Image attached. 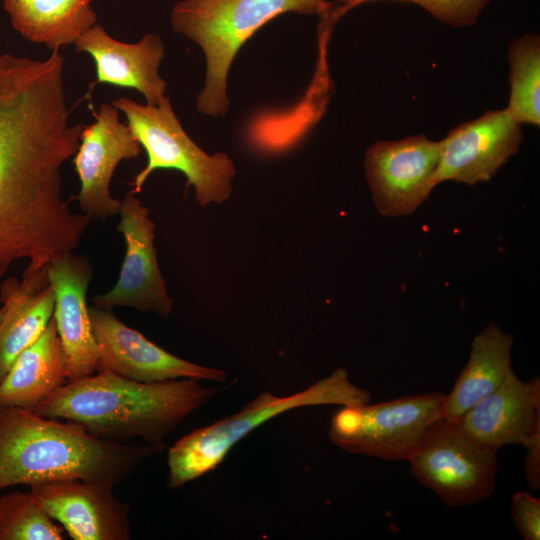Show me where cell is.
<instances>
[{"label":"cell","instance_id":"cell-20","mask_svg":"<svg viewBox=\"0 0 540 540\" xmlns=\"http://www.w3.org/2000/svg\"><path fill=\"white\" fill-rule=\"evenodd\" d=\"M93 0H3L13 28L51 50L74 44L96 24Z\"/></svg>","mask_w":540,"mask_h":540},{"label":"cell","instance_id":"cell-17","mask_svg":"<svg viewBox=\"0 0 540 540\" xmlns=\"http://www.w3.org/2000/svg\"><path fill=\"white\" fill-rule=\"evenodd\" d=\"M538 420L539 377L524 382L513 371L454 424L476 445L497 452L504 445L522 444Z\"/></svg>","mask_w":540,"mask_h":540},{"label":"cell","instance_id":"cell-27","mask_svg":"<svg viewBox=\"0 0 540 540\" xmlns=\"http://www.w3.org/2000/svg\"><path fill=\"white\" fill-rule=\"evenodd\" d=\"M19 282L12 279L5 283L1 291L2 307L0 308V329L7 319L14 303L15 292Z\"/></svg>","mask_w":540,"mask_h":540},{"label":"cell","instance_id":"cell-4","mask_svg":"<svg viewBox=\"0 0 540 540\" xmlns=\"http://www.w3.org/2000/svg\"><path fill=\"white\" fill-rule=\"evenodd\" d=\"M328 8L326 0L178 1L170 14L172 29L199 45L206 59L197 110L208 116L226 115L230 66L241 46L265 23L283 13L320 15Z\"/></svg>","mask_w":540,"mask_h":540},{"label":"cell","instance_id":"cell-10","mask_svg":"<svg viewBox=\"0 0 540 540\" xmlns=\"http://www.w3.org/2000/svg\"><path fill=\"white\" fill-rule=\"evenodd\" d=\"M119 214L117 231L125 240V257L116 284L107 293L96 296L94 306L104 310L128 306L166 318L174 303L158 266L155 224L149 209L131 191L121 201Z\"/></svg>","mask_w":540,"mask_h":540},{"label":"cell","instance_id":"cell-21","mask_svg":"<svg viewBox=\"0 0 540 540\" xmlns=\"http://www.w3.org/2000/svg\"><path fill=\"white\" fill-rule=\"evenodd\" d=\"M54 303L46 271L19 282L13 307L0 329V382L17 356L44 332L53 316Z\"/></svg>","mask_w":540,"mask_h":540},{"label":"cell","instance_id":"cell-2","mask_svg":"<svg viewBox=\"0 0 540 540\" xmlns=\"http://www.w3.org/2000/svg\"><path fill=\"white\" fill-rule=\"evenodd\" d=\"M218 391L192 378L145 383L97 371L66 382L33 411L77 423L99 438H140L157 453L165 438Z\"/></svg>","mask_w":540,"mask_h":540},{"label":"cell","instance_id":"cell-14","mask_svg":"<svg viewBox=\"0 0 540 540\" xmlns=\"http://www.w3.org/2000/svg\"><path fill=\"white\" fill-rule=\"evenodd\" d=\"M109 483L62 479L30 485L43 509L74 540H129V507Z\"/></svg>","mask_w":540,"mask_h":540},{"label":"cell","instance_id":"cell-1","mask_svg":"<svg viewBox=\"0 0 540 540\" xmlns=\"http://www.w3.org/2000/svg\"><path fill=\"white\" fill-rule=\"evenodd\" d=\"M64 57L0 54V279L26 260L23 277L79 247L91 217L62 195L61 168L83 125L71 122Z\"/></svg>","mask_w":540,"mask_h":540},{"label":"cell","instance_id":"cell-25","mask_svg":"<svg viewBox=\"0 0 540 540\" xmlns=\"http://www.w3.org/2000/svg\"><path fill=\"white\" fill-rule=\"evenodd\" d=\"M511 517L524 540L540 539V500L527 492H516L511 501Z\"/></svg>","mask_w":540,"mask_h":540},{"label":"cell","instance_id":"cell-13","mask_svg":"<svg viewBox=\"0 0 540 540\" xmlns=\"http://www.w3.org/2000/svg\"><path fill=\"white\" fill-rule=\"evenodd\" d=\"M94 117L92 124L83 126L74 155L81 185L77 200L86 215L105 219L121 209V201L110 194L114 170L121 160L139 156L142 147L113 105L101 104Z\"/></svg>","mask_w":540,"mask_h":540},{"label":"cell","instance_id":"cell-18","mask_svg":"<svg viewBox=\"0 0 540 540\" xmlns=\"http://www.w3.org/2000/svg\"><path fill=\"white\" fill-rule=\"evenodd\" d=\"M67 380L66 355L52 316L41 336L17 356L0 382V406L34 410Z\"/></svg>","mask_w":540,"mask_h":540},{"label":"cell","instance_id":"cell-24","mask_svg":"<svg viewBox=\"0 0 540 540\" xmlns=\"http://www.w3.org/2000/svg\"><path fill=\"white\" fill-rule=\"evenodd\" d=\"M372 0H343L346 11L356 5ZM416 3L433 14L438 20L453 26L474 24L482 9L490 0H403Z\"/></svg>","mask_w":540,"mask_h":540},{"label":"cell","instance_id":"cell-11","mask_svg":"<svg viewBox=\"0 0 540 540\" xmlns=\"http://www.w3.org/2000/svg\"><path fill=\"white\" fill-rule=\"evenodd\" d=\"M89 315L98 347L96 371H111L145 383L181 378L224 382L228 378L223 370L169 353L122 323L110 310L89 307Z\"/></svg>","mask_w":540,"mask_h":540},{"label":"cell","instance_id":"cell-12","mask_svg":"<svg viewBox=\"0 0 540 540\" xmlns=\"http://www.w3.org/2000/svg\"><path fill=\"white\" fill-rule=\"evenodd\" d=\"M521 141L520 124L507 108L462 123L439 141L434 183L455 181L473 186L486 182L518 151Z\"/></svg>","mask_w":540,"mask_h":540},{"label":"cell","instance_id":"cell-9","mask_svg":"<svg viewBox=\"0 0 540 540\" xmlns=\"http://www.w3.org/2000/svg\"><path fill=\"white\" fill-rule=\"evenodd\" d=\"M440 160V142L425 135L379 141L365 155L375 207L383 216L412 214L429 196Z\"/></svg>","mask_w":540,"mask_h":540},{"label":"cell","instance_id":"cell-3","mask_svg":"<svg viewBox=\"0 0 540 540\" xmlns=\"http://www.w3.org/2000/svg\"><path fill=\"white\" fill-rule=\"evenodd\" d=\"M155 451L96 437L83 426L0 406V490L62 479L123 481Z\"/></svg>","mask_w":540,"mask_h":540},{"label":"cell","instance_id":"cell-7","mask_svg":"<svg viewBox=\"0 0 540 540\" xmlns=\"http://www.w3.org/2000/svg\"><path fill=\"white\" fill-rule=\"evenodd\" d=\"M445 394L428 392L370 405H347L331 418L328 436L350 453L407 461L441 419Z\"/></svg>","mask_w":540,"mask_h":540},{"label":"cell","instance_id":"cell-5","mask_svg":"<svg viewBox=\"0 0 540 540\" xmlns=\"http://www.w3.org/2000/svg\"><path fill=\"white\" fill-rule=\"evenodd\" d=\"M371 394L349 379L344 368L288 396L263 392L239 412L181 437L168 450V486L177 489L216 469L233 446L274 417L301 407L315 405H361Z\"/></svg>","mask_w":540,"mask_h":540},{"label":"cell","instance_id":"cell-15","mask_svg":"<svg viewBox=\"0 0 540 540\" xmlns=\"http://www.w3.org/2000/svg\"><path fill=\"white\" fill-rule=\"evenodd\" d=\"M46 276L54 291L53 318L66 355L68 381L92 375L97 370L98 347L86 302L91 265L69 252L48 265Z\"/></svg>","mask_w":540,"mask_h":540},{"label":"cell","instance_id":"cell-19","mask_svg":"<svg viewBox=\"0 0 540 540\" xmlns=\"http://www.w3.org/2000/svg\"><path fill=\"white\" fill-rule=\"evenodd\" d=\"M513 337L490 322L471 343L468 362L449 394H445L443 419L456 423L476 403L494 392L512 369Z\"/></svg>","mask_w":540,"mask_h":540},{"label":"cell","instance_id":"cell-8","mask_svg":"<svg viewBox=\"0 0 540 540\" xmlns=\"http://www.w3.org/2000/svg\"><path fill=\"white\" fill-rule=\"evenodd\" d=\"M413 477L448 506L474 505L493 493L497 452L482 448L441 419L407 460Z\"/></svg>","mask_w":540,"mask_h":540},{"label":"cell","instance_id":"cell-22","mask_svg":"<svg viewBox=\"0 0 540 540\" xmlns=\"http://www.w3.org/2000/svg\"><path fill=\"white\" fill-rule=\"evenodd\" d=\"M510 98L508 111L519 124H540V39L528 34L510 47Z\"/></svg>","mask_w":540,"mask_h":540},{"label":"cell","instance_id":"cell-16","mask_svg":"<svg viewBox=\"0 0 540 540\" xmlns=\"http://www.w3.org/2000/svg\"><path fill=\"white\" fill-rule=\"evenodd\" d=\"M77 52L88 53L96 66V84L134 88L147 104L158 105L166 97L167 83L158 73L164 44L155 34H146L137 43L112 38L99 24L74 43Z\"/></svg>","mask_w":540,"mask_h":540},{"label":"cell","instance_id":"cell-6","mask_svg":"<svg viewBox=\"0 0 540 540\" xmlns=\"http://www.w3.org/2000/svg\"><path fill=\"white\" fill-rule=\"evenodd\" d=\"M112 105L123 112L132 133L147 153V164L134 178L133 193H140L143 184L156 169H176L193 186L201 207L223 203L232 193L236 168L231 158L221 152L209 155L185 132L169 98L158 105L138 103L118 97Z\"/></svg>","mask_w":540,"mask_h":540},{"label":"cell","instance_id":"cell-26","mask_svg":"<svg viewBox=\"0 0 540 540\" xmlns=\"http://www.w3.org/2000/svg\"><path fill=\"white\" fill-rule=\"evenodd\" d=\"M526 448L524 471L529 488H540V420L521 444Z\"/></svg>","mask_w":540,"mask_h":540},{"label":"cell","instance_id":"cell-23","mask_svg":"<svg viewBox=\"0 0 540 540\" xmlns=\"http://www.w3.org/2000/svg\"><path fill=\"white\" fill-rule=\"evenodd\" d=\"M57 525L29 492L13 491L0 497V540H62Z\"/></svg>","mask_w":540,"mask_h":540}]
</instances>
